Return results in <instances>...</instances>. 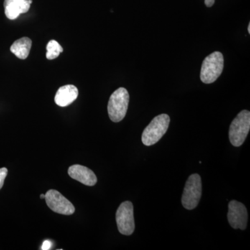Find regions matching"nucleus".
<instances>
[{"label":"nucleus","instance_id":"f257e3e1","mask_svg":"<svg viewBox=\"0 0 250 250\" xmlns=\"http://www.w3.org/2000/svg\"><path fill=\"white\" fill-rule=\"evenodd\" d=\"M170 123V116L165 113L153 118L143 131L141 138L143 144L146 146H151L159 142L168 129Z\"/></svg>","mask_w":250,"mask_h":250},{"label":"nucleus","instance_id":"f03ea898","mask_svg":"<svg viewBox=\"0 0 250 250\" xmlns=\"http://www.w3.org/2000/svg\"><path fill=\"white\" fill-rule=\"evenodd\" d=\"M250 129V112L243 110L230 125L229 137L231 145L234 147H240L246 141Z\"/></svg>","mask_w":250,"mask_h":250},{"label":"nucleus","instance_id":"7ed1b4c3","mask_svg":"<svg viewBox=\"0 0 250 250\" xmlns=\"http://www.w3.org/2000/svg\"><path fill=\"white\" fill-rule=\"evenodd\" d=\"M223 68V54L220 52H213L202 62L200 80L207 84L213 83L221 75Z\"/></svg>","mask_w":250,"mask_h":250},{"label":"nucleus","instance_id":"20e7f679","mask_svg":"<svg viewBox=\"0 0 250 250\" xmlns=\"http://www.w3.org/2000/svg\"><path fill=\"white\" fill-rule=\"evenodd\" d=\"M129 103V95L125 88H119L114 92L108 104V116L111 121L118 123L124 119Z\"/></svg>","mask_w":250,"mask_h":250},{"label":"nucleus","instance_id":"39448f33","mask_svg":"<svg viewBox=\"0 0 250 250\" xmlns=\"http://www.w3.org/2000/svg\"><path fill=\"white\" fill-rule=\"evenodd\" d=\"M202 179L198 174H191L188 179L182 195V203L184 208L192 210L196 208L201 199Z\"/></svg>","mask_w":250,"mask_h":250},{"label":"nucleus","instance_id":"423d86ee","mask_svg":"<svg viewBox=\"0 0 250 250\" xmlns=\"http://www.w3.org/2000/svg\"><path fill=\"white\" fill-rule=\"evenodd\" d=\"M116 223L118 231L122 234L130 236L134 233V207L131 202H123L118 207L116 212Z\"/></svg>","mask_w":250,"mask_h":250},{"label":"nucleus","instance_id":"0eeeda50","mask_svg":"<svg viewBox=\"0 0 250 250\" xmlns=\"http://www.w3.org/2000/svg\"><path fill=\"white\" fill-rule=\"evenodd\" d=\"M45 199L49 208L55 213L65 215L75 213V208L73 205L57 190H48Z\"/></svg>","mask_w":250,"mask_h":250},{"label":"nucleus","instance_id":"6e6552de","mask_svg":"<svg viewBox=\"0 0 250 250\" xmlns=\"http://www.w3.org/2000/svg\"><path fill=\"white\" fill-rule=\"evenodd\" d=\"M228 218L231 228L236 229H246L248 219L246 206L236 200L230 202L229 203Z\"/></svg>","mask_w":250,"mask_h":250},{"label":"nucleus","instance_id":"1a4fd4ad","mask_svg":"<svg viewBox=\"0 0 250 250\" xmlns=\"http://www.w3.org/2000/svg\"><path fill=\"white\" fill-rule=\"evenodd\" d=\"M68 174L72 179L88 187H93L98 182L96 175L88 167L81 165L70 166L68 169Z\"/></svg>","mask_w":250,"mask_h":250},{"label":"nucleus","instance_id":"9d476101","mask_svg":"<svg viewBox=\"0 0 250 250\" xmlns=\"http://www.w3.org/2000/svg\"><path fill=\"white\" fill-rule=\"evenodd\" d=\"M29 0H4L5 15L9 20H15L30 9Z\"/></svg>","mask_w":250,"mask_h":250},{"label":"nucleus","instance_id":"9b49d317","mask_svg":"<svg viewBox=\"0 0 250 250\" xmlns=\"http://www.w3.org/2000/svg\"><path fill=\"white\" fill-rule=\"evenodd\" d=\"M79 91L73 85H65L61 87L56 93L55 103L59 106L65 107L71 104L78 97Z\"/></svg>","mask_w":250,"mask_h":250},{"label":"nucleus","instance_id":"f8f14e48","mask_svg":"<svg viewBox=\"0 0 250 250\" xmlns=\"http://www.w3.org/2000/svg\"><path fill=\"white\" fill-rule=\"evenodd\" d=\"M31 40L27 37L22 38L15 41L11 46V51L18 58L26 59L29 56L31 47Z\"/></svg>","mask_w":250,"mask_h":250},{"label":"nucleus","instance_id":"ddd939ff","mask_svg":"<svg viewBox=\"0 0 250 250\" xmlns=\"http://www.w3.org/2000/svg\"><path fill=\"white\" fill-rule=\"evenodd\" d=\"M63 49L57 41L52 40L49 41L47 45V54L46 57L49 60L57 58L59 54L62 53Z\"/></svg>","mask_w":250,"mask_h":250},{"label":"nucleus","instance_id":"4468645a","mask_svg":"<svg viewBox=\"0 0 250 250\" xmlns=\"http://www.w3.org/2000/svg\"><path fill=\"white\" fill-rule=\"evenodd\" d=\"M8 170L6 167H2L0 168V189L2 188L4 185V180L6 179V176H7Z\"/></svg>","mask_w":250,"mask_h":250},{"label":"nucleus","instance_id":"2eb2a0df","mask_svg":"<svg viewBox=\"0 0 250 250\" xmlns=\"http://www.w3.org/2000/svg\"><path fill=\"white\" fill-rule=\"evenodd\" d=\"M52 242L49 241H45L43 242V244H42V248L41 250H50L51 248H52Z\"/></svg>","mask_w":250,"mask_h":250},{"label":"nucleus","instance_id":"dca6fc26","mask_svg":"<svg viewBox=\"0 0 250 250\" xmlns=\"http://www.w3.org/2000/svg\"><path fill=\"white\" fill-rule=\"evenodd\" d=\"M215 0H205V4L207 7H211L214 4Z\"/></svg>","mask_w":250,"mask_h":250},{"label":"nucleus","instance_id":"f3484780","mask_svg":"<svg viewBox=\"0 0 250 250\" xmlns=\"http://www.w3.org/2000/svg\"><path fill=\"white\" fill-rule=\"evenodd\" d=\"M41 199H45V195H44V194H42V195H41Z\"/></svg>","mask_w":250,"mask_h":250},{"label":"nucleus","instance_id":"a211bd4d","mask_svg":"<svg viewBox=\"0 0 250 250\" xmlns=\"http://www.w3.org/2000/svg\"><path fill=\"white\" fill-rule=\"evenodd\" d=\"M248 33H249V34H250V23L249 24V25H248Z\"/></svg>","mask_w":250,"mask_h":250},{"label":"nucleus","instance_id":"6ab92c4d","mask_svg":"<svg viewBox=\"0 0 250 250\" xmlns=\"http://www.w3.org/2000/svg\"><path fill=\"white\" fill-rule=\"evenodd\" d=\"M29 4H31V3H32V0H29Z\"/></svg>","mask_w":250,"mask_h":250}]
</instances>
